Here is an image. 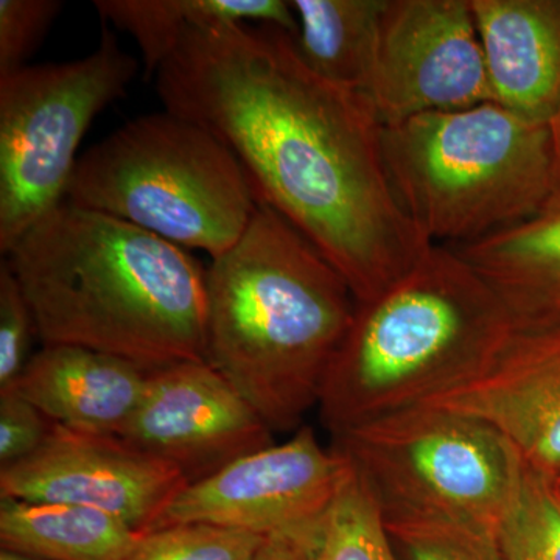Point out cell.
<instances>
[{"instance_id":"cell-26","label":"cell","mask_w":560,"mask_h":560,"mask_svg":"<svg viewBox=\"0 0 560 560\" xmlns=\"http://www.w3.org/2000/svg\"><path fill=\"white\" fill-rule=\"evenodd\" d=\"M47 419L14 390H0V470L27 459L49 434Z\"/></svg>"},{"instance_id":"cell-15","label":"cell","mask_w":560,"mask_h":560,"mask_svg":"<svg viewBox=\"0 0 560 560\" xmlns=\"http://www.w3.org/2000/svg\"><path fill=\"white\" fill-rule=\"evenodd\" d=\"M149 374L97 350L44 346L9 389L66 429L119 436L142 399Z\"/></svg>"},{"instance_id":"cell-3","label":"cell","mask_w":560,"mask_h":560,"mask_svg":"<svg viewBox=\"0 0 560 560\" xmlns=\"http://www.w3.org/2000/svg\"><path fill=\"white\" fill-rule=\"evenodd\" d=\"M357 300L293 224L259 205L245 232L206 270V355L272 431L300 425Z\"/></svg>"},{"instance_id":"cell-1","label":"cell","mask_w":560,"mask_h":560,"mask_svg":"<svg viewBox=\"0 0 560 560\" xmlns=\"http://www.w3.org/2000/svg\"><path fill=\"white\" fill-rule=\"evenodd\" d=\"M154 81L165 110L221 140L259 205L312 242L357 302L433 246L397 200L370 97L316 75L293 33L241 22L190 32Z\"/></svg>"},{"instance_id":"cell-13","label":"cell","mask_w":560,"mask_h":560,"mask_svg":"<svg viewBox=\"0 0 560 560\" xmlns=\"http://www.w3.org/2000/svg\"><path fill=\"white\" fill-rule=\"evenodd\" d=\"M499 431L530 470L560 477V313L518 318L477 377L425 401Z\"/></svg>"},{"instance_id":"cell-21","label":"cell","mask_w":560,"mask_h":560,"mask_svg":"<svg viewBox=\"0 0 560 560\" xmlns=\"http://www.w3.org/2000/svg\"><path fill=\"white\" fill-rule=\"evenodd\" d=\"M499 540L508 560H560V497L555 480L525 466Z\"/></svg>"},{"instance_id":"cell-20","label":"cell","mask_w":560,"mask_h":560,"mask_svg":"<svg viewBox=\"0 0 560 560\" xmlns=\"http://www.w3.org/2000/svg\"><path fill=\"white\" fill-rule=\"evenodd\" d=\"M346 460L337 497L316 528L311 560H399L374 497Z\"/></svg>"},{"instance_id":"cell-14","label":"cell","mask_w":560,"mask_h":560,"mask_svg":"<svg viewBox=\"0 0 560 560\" xmlns=\"http://www.w3.org/2000/svg\"><path fill=\"white\" fill-rule=\"evenodd\" d=\"M493 98L536 124L560 116V3L470 0Z\"/></svg>"},{"instance_id":"cell-2","label":"cell","mask_w":560,"mask_h":560,"mask_svg":"<svg viewBox=\"0 0 560 560\" xmlns=\"http://www.w3.org/2000/svg\"><path fill=\"white\" fill-rule=\"evenodd\" d=\"M44 346L156 371L206 361V270L189 249L65 200L3 254Z\"/></svg>"},{"instance_id":"cell-30","label":"cell","mask_w":560,"mask_h":560,"mask_svg":"<svg viewBox=\"0 0 560 560\" xmlns=\"http://www.w3.org/2000/svg\"><path fill=\"white\" fill-rule=\"evenodd\" d=\"M555 485H556V488H558L560 490V477L558 478V480H555Z\"/></svg>"},{"instance_id":"cell-16","label":"cell","mask_w":560,"mask_h":560,"mask_svg":"<svg viewBox=\"0 0 560 560\" xmlns=\"http://www.w3.org/2000/svg\"><path fill=\"white\" fill-rule=\"evenodd\" d=\"M95 10L138 44L145 79L175 54L190 32L221 24H270L296 35L298 22L283 0H95Z\"/></svg>"},{"instance_id":"cell-22","label":"cell","mask_w":560,"mask_h":560,"mask_svg":"<svg viewBox=\"0 0 560 560\" xmlns=\"http://www.w3.org/2000/svg\"><path fill=\"white\" fill-rule=\"evenodd\" d=\"M265 537L205 523H180L143 533L125 560H253Z\"/></svg>"},{"instance_id":"cell-9","label":"cell","mask_w":560,"mask_h":560,"mask_svg":"<svg viewBox=\"0 0 560 560\" xmlns=\"http://www.w3.org/2000/svg\"><path fill=\"white\" fill-rule=\"evenodd\" d=\"M366 95L382 125L495 102L470 0H386Z\"/></svg>"},{"instance_id":"cell-27","label":"cell","mask_w":560,"mask_h":560,"mask_svg":"<svg viewBox=\"0 0 560 560\" xmlns=\"http://www.w3.org/2000/svg\"><path fill=\"white\" fill-rule=\"evenodd\" d=\"M320 522V521H319ZM316 525L265 537L253 560H311Z\"/></svg>"},{"instance_id":"cell-11","label":"cell","mask_w":560,"mask_h":560,"mask_svg":"<svg viewBox=\"0 0 560 560\" xmlns=\"http://www.w3.org/2000/svg\"><path fill=\"white\" fill-rule=\"evenodd\" d=\"M186 486L172 464L119 436L55 422L38 451L0 470V497L92 508L139 533L153 528Z\"/></svg>"},{"instance_id":"cell-5","label":"cell","mask_w":560,"mask_h":560,"mask_svg":"<svg viewBox=\"0 0 560 560\" xmlns=\"http://www.w3.org/2000/svg\"><path fill=\"white\" fill-rule=\"evenodd\" d=\"M382 149L405 213L448 248L536 215L558 173L551 125L495 102L383 125Z\"/></svg>"},{"instance_id":"cell-6","label":"cell","mask_w":560,"mask_h":560,"mask_svg":"<svg viewBox=\"0 0 560 560\" xmlns=\"http://www.w3.org/2000/svg\"><path fill=\"white\" fill-rule=\"evenodd\" d=\"M66 200L212 259L241 238L259 208L226 145L171 110L128 120L84 151Z\"/></svg>"},{"instance_id":"cell-10","label":"cell","mask_w":560,"mask_h":560,"mask_svg":"<svg viewBox=\"0 0 560 560\" xmlns=\"http://www.w3.org/2000/svg\"><path fill=\"white\" fill-rule=\"evenodd\" d=\"M346 467L341 453L327 452L311 427H302L285 444L268 445L187 485L151 529L205 523L268 537L307 528L329 511Z\"/></svg>"},{"instance_id":"cell-8","label":"cell","mask_w":560,"mask_h":560,"mask_svg":"<svg viewBox=\"0 0 560 560\" xmlns=\"http://www.w3.org/2000/svg\"><path fill=\"white\" fill-rule=\"evenodd\" d=\"M139 61L103 27L97 49L0 75V250L66 200L92 121L128 92Z\"/></svg>"},{"instance_id":"cell-31","label":"cell","mask_w":560,"mask_h":560,"mask_svg":"<svg viewBox=\"0 0 560 560\" xmlns=\"http://www.w3.org/2000/svg\"><path fill=\"white\" fill-rule=\"evenodd\" d=\"M555 486H556V485H555ZM556 489H558V488H556ZM558 493H559V497H560V490H559V489H558Z\"/></svg>"},{"instance_id":"cell-18","label":"cell","mask_w":560,"mask_h":560,"mask_svg":"<svg viewBox=\"0 0 560 560\" xmlns=\"http://www.w3.org/2000/svg\"><path fill=\"white\" fill-rule=\"evenodd\" d=\"M458 250L518 318L541 315L560 293V201Z\"/></svg>"},{"instance_id":"cell-24","label":"cell","mask_w":560,"mask_h":560,"mask_svg":"<svg viewBox=\"0 0 560 560\" xmlns=\"http://www.w3.org/2000/svg\"><path fill=\"white\" fill-rule=\"evenodd\" d=\"M33 335H38L35 316L9 261L0 265V390L11 388L21 377Z\"/></svg>"},{"instance_id":"cell-25","label":"cell","mask_w":560,"mask_h":560,"mask_svg":"<svg viewBox=\"0 0 560 560\" xmlns=\"http://www.w3.org/2000/svg\"><path fill=\"white\" fill-rule=\"evenodd\" d=\"M62 7L60 0H0V75L28 66Z\"/></svg>"},{"instance_id":"cell-29","label":"cell","mask_w":560,"mask_h":560,"mask_svg":"<svg viewBox=\"0 0 560 560\" xmlns=\"http://www.w3.org/2000/svg\"><path fill=\"white\" fill-rule=\"evenodd\" d=\"M0 560H35L25 558V556L14 555V552L2 550L0 552Z\"/></svg>"},{"instance_id":"cell-23","label":"cell","mask_w":560,"mask_h":560,"mask_svg":"<svg viewBox=\"0 0 560 560\" xmlns=\"http://www.w3.org/2000/svg\"><path fill=\"white\" fill-rule=\"evenodd\" d=\"M399 560H508L499 537L451 523L385 521Z\"/></svg>"},{"instance_id":"cell-28","label":"cell","mask_w":560,"mask_h":560,"mask_svg":"<svg viewBox=\"0 0 560 560\" xmlns=\"http://www.w3.org/2000/svg\"><path fill=\"white\" fill-rule=\"evenodd\" d=\"M544 313H560V293L552 298L550 305H548L547 311ZM544 313H541V315H544Z\"/></svg>"},{"instance_id":"cell-19","label":"cell","mask_w":560,"mask_h":560,"mask_svg":"<svg viewBox=\"0 0 560 560\" xmlns=\"http://www.w3.org/2000/svg\"><path fill=\"white\" fill-rule=\"evenodd\" d=\"M302 60L337 86L366 94L386 0H293Z\"/></svg>"},{"instance_id":"cell-4","label":"cell","mask_w":560,"mask_h":560,"mask_svg":"<svg viewBox=\"0 0 560 560\" xmlns=\"http://www.w3.org/2000/svg\"><path fill=\"white\" fill-rule=\"evenodd\" d=\"M517 313L448 246L433 245L375 300L357 302L319 394L334 436L419 407L480 375Z\"/></svg>"},{"instance_id":"cell-17","label":"cell","mask_w":560,"mask_h":560,"mask_svg":"<svg viewBox=\"0 0 560 560\" xmlns=\"http://www.w3.org/2000/svg\"><path fill=\"white\" fill-rule=\"evenodd\" d=\"M143 533L92 508L0 497L2 550L35 560H125Z\"/></svg>"},{"instance_id":"cell-12","label":"cell","mask_w":560,"mask_h":560,"mask_svg":"<svg viewBox=\"0 0 560 560\" xmlns=\"http://www.w3.org/2000/svg\"><path fill=\"white\" fill-rule=\"evenodd\" d=\"M119 438L191 485L271 445L272 430L208 361H180L150 372Z\"/></svg>"},{"instance_id":"cell-7","label":"cell","mask_w":560,"mask_h":560,"mask_svg":"<svg viewBox=\"0 0 560 560\" xmlns=\"http://www.w3.org/2000/svg\"><path fill=\"white\" fill-rule=\"evenodd\" d=\"M383 521L451 523L499 537L525 463L503 436L470 416L419 407L335 436Z\"/></svg>"}]
</instances>
